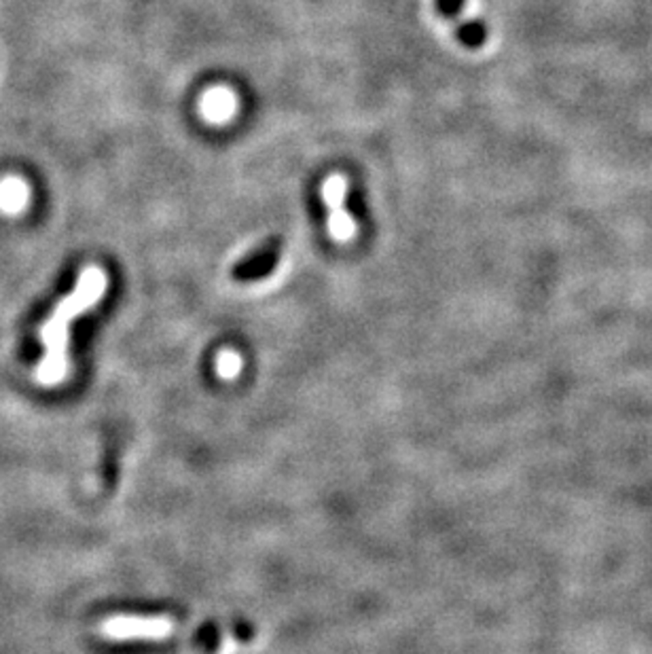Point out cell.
<instances>
[{"label":"cell","mask_w":652,"mask_h":654,"mask_svg":"<svg viewBox=\"0 0 652 654\" xmlns=\"http://www.w3.org/2000/svg\"><path fill=\"white\" fill-rule=\"evenodd\" d=\"M108 277L100 267H85L79 276V284L68 297H64L55 312L51 314L47 325L41 328V339L47 347V354L41 365L36 367L35 379L41 386H57L68 375V325L76 316L98 306L102 295L106 293Z\"/></svg>","instance_id":"6da1fadb"},{"label":"cell","mask_w":652,"mask_h":654,"mask_svg":"<svg viewBox=\"0 0 652 654\" xmlns=\"http://www.w3.org/2000/svg\"><path fill=\"white\" fill-rule=\"evenodd\" d=\"M174 623L167 617H111L100 625V636L113 642L124 639H166Z\"/></svg>","instance_id":"7a4b0ae2"},{"label":"cell","mask_w":652,"mask_h":654,"mask_svg":"<svg viewBox=\"0 0 652 654\" xmlns=\"http://www.w3.org/2000/svg\"><path fill=\"white\" fill-rule=\"evenodd\" d=\"M346 193H347V180L341 174H333L322 185V199L331 208V218H328V229L331 236L337 242H347L356 233V225H354L352 216L346 210Z\"/></svg>","instance_id":"3957f363"},{"label":"cell","mask_w":652,"mask_h":654,"mask_svg":"<svg viewBox=\"0 0 652 654\" xmlns=\"http://www.w3.org/2000/svg\"><path fill=\"white\" fill-rule=\"evenodd\" d=\"M236 94L227 87H212L199 100V110L210 123H225L236 115Z\"/></svg>","instance_id":"277c9868"},{"label":"cell","mask_w":652,"mask_h":654,"mask_svg":"<svg viewBox=\"0 0 652 654\" xmlns=\"http://www.w3.org/2000/svg\"><path fill=\"white\" fill-rule=\"evenodd\" d=\"M30 199L28 185L17 176H6L0 180V210L6 215H17L25 210Z\"/></svg>","instance_id":"5b68a950"},{"label":"cell","mask_w":652,"mask_h":654,"mask_svg":"<svg viewBox=\"0 0 652 654\" xmlns=\"http://www.w3.org/2000/svg\"><path fill=\"white\" fill-rule=\"evenodd\" d=\"M276 261H277V244L271 242L265 246V248H261L259 252H255V255L250 257L246 263H242L240 269H237V276H242V277L263 276V274H267L271 267H274Z\"/></svg>","instance_id":"8992f818"},{"label":"cell","mask_w":652,"mask_h":654,"mask_svg":"<svg viewBox=\"0 0 652 654\" xmlns=\"http://www.w3.org/2000/svg\"><path fill=\"white\" fill-rule=\"evenodd\" d=\"M215 367H216L218 377L225 379V381H231V379H236L237 375L242 373L244 360H242L240 354L234 352V349H221V352H218V356H216Z\"/></svg>","instance_id":"52a82bcc"},{"label":"cell","mask_w":652,"mask_h":654,"mask_svg":"<svg viewBox=\"0 0 652 654\" xmlns=\"http://www.w3.org/2000/svg\"><path fill=\"white\" fill-rule=\"evenodd\" d=\"M457 38H460L466 47L476 49L486 43L487 30H486V25H483V22H479V19H468V22L460 24V28H457Z\"/></svg>","instance_id":"ba28073f"},{"label":"cell","mask_w":652,"mask_h":654,"mask_svg":"<svg viewBox=\"0 0 652 654\" xmlns=\"http://www.w3.org/2000/svg\"><path fill=\"white\" fill-rule=\"evenodd\" d=\"M464 3H466V0H436L438 11H441L443 15H447V17H456L457 13L462 11Z\"/></svg>","instance_id":"9c48e42d"}]
</instances>
